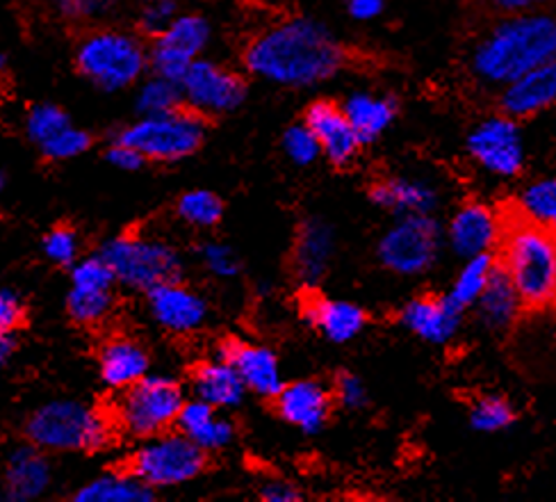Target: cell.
Returning a JSON list of instances; mask_svg holds the SVG:
<instances>
[{"mask_svg": "<svg viewBox=\"0 0 556 502\" xmlns=\"http://www.w3.org/2000/svg\"><path fill=\"white\" fill-rule=\"evenodd\" d=\"M244 64L253 76L274 85L313 87L340 72L344 49L319 21L296 16L253 37Z\"/></svg>", "mask_w": 556, "mask_h": 502, "instance_id": "cell-1", "label": "cell"}, {"mask_svg": "<svg viewBox=\"0 0 556 502\" xmlns=\"http://www.w3.org/2000/svg\"><path fill=\"white\" fill-rule=\"evenodd\" d=\"M552 58H556V16L536 10L508 14L472 46L470 74L481 85L504 87Z\"/></svg>", "mask_w": 556, "mask_h": 502, "instance_id": "cell-2", "label": "cell"}, {"mask_svg": "<svg viewBox=\"0 0 556 502\" xmlns=\"http://www.w3.org/2000/svg\"><path fill=\"white\" fill-rule=\"evenodd\" d=\"M497 265L520 294L527 311L556 306V234L520 213L504 211Z\"/></svg>", "mask_w": 556, "mask_h": 502, "instance_id": "cell-3", "label": "cell"}, {"mask_svg": "<svg viewBox=\"0 0 556 502\" xmlns=\"http://www.w3.org/2000/svg\"><path fill=\"white\" fill-rule=\"evenodd\" d=\"M28 437L43 450H99L110 439V427L97 409L60 400L35 411Z\"/></svg>", "mask_w": 556, "mask_h": 502, "instance_id": "cell-4", "label": "cell"}, {"mask_svg": "<svg viewBox=\"0 0 556 502\" xmlns=\"http://www.w3.org/2000/svg\"><path fill=\"white\" fill-rule=\"evenodd\" d=\"M101 256L112 267L114 277L128 288L151 290L160 284L178 279L180 259L176 251L151 238L119 236L105 242Z\"/></svg>", "mask_w": 556, "mask_h": 502, "instance_id": "cell-5", "label": "cell"}, {"mask_svg": "<svg viewBox=\"0 0 556 502\" xmlns=\"http://www.w3.org/2000/svg\"><path fill=\"white\" fill-rule=\"evenodd\" d=\"M440 242H443V231H440L433 213L400 215L381 236L377 256L386 269L402 274V277H415L435 265Z\"/></svg>", "mask_w": 556, "mask_h": 502, "instance_id": "cell-6", "label": "cell"}, {"mask_svg": "<svg viewBox=\"0 0 556 502\" xmlns=\"http://www.w3.org/2000/svg\"><path fill=\"white\" fill-rule=\"evenodd\" d=\"M205 466V450L185 434H155L130 460V473L151 489L176 487L194 479Z\"/></svg>", "mask_w": 556, "mask_h": 502, "instance_id": "cell-7", "label": "cell"}, {"mask_svg": "<svg viewBox=\"0 0 556 502\" xmlns=\"http://www.w3.org/2000/svg\"><path fill=\"white\" fill-rule=\"evenodd\" d=\"M205 137V126L194 112L172 110L147 114L128 126L119 140L135 147L147 160H180L192 155Z\"/></svg>", "mask_w": 556, "mask_h": 502, "instance_id": "cell-8", "label": "cell"}, {"mask_svg": "<svg viewBox=\"0 0 556 502\" xmlns=\"http://www.w3.org/2000/svg\"><path fill=\"white\" fill-rule=\"evenodd\" d=\"M185 404L180 386L165 377H144L124 388L117 418L132 437H155L167 431Z\"/></svg>", "mask_w": 556, "mask_h": 502, "instance_id": "cell-9", "label": "cell"}, {"mask_svg": "<svg viewBox=\"0 0 556 502\" xmlns=\"http://www.w3.org/2000/svg\"><path fill=\"white\" fill-rule=\"evenodd\" d=\"M147 53L135 37L124 33H97L78 49L80 72L99 87L117 91L132 85L144 72Z\"/></svg>", "mask_w": 556, "mask_h": 502, "instance_id": "cell-10", "label": "cell"}, {"mask_svg": "<svg viewBox=\"0 0 556 502\" xmlns=\"http://www.w3.org/2000/svg\"><path fill=\"white\" fill-rule=\"evenodd\" d=\"M466 147L475 165L497 178H516L527 163L525 137L518 120L504 112L479 122L470 130Z\"/></svg>", "mask_w": 556, "mask_h": 502, "instance_id": "cell-11", "label": "cell"}, {"mask_svg": "<svg viewBox=\"0 0 556 502\" xmlns=\"http://www.w3.org/2000/svg\"><path fill=\"white\" fill-rule=\"evenodd\" d=\"M211 41V26L199 14H180L172 21V26L157 35L151 53V64L155 74L180 85L194 60L203 53Z\"/></svg>", "mask_w": 556, "mask_h": 502, "instance_id": "cell-12", "label": "cell"}, {"mask_svg": "<svg viewBox=\"0 0 556 502\" xmlns=\"http://www.w3.org/2000/svg\"><path fill=\"white\" fill-rule=\"evenodd\" d=\"M180 91L192 110L205 114H224L242 105L247 97V85L238 74L228 72V68L215 62L194 60L188 74L180 80Z\"/></svg>", "mask_w": 556, "mask_h": 502, "instance_id": "cell-13", "label": "cell"}, {"mask_svg": "<svg viewBox=\"0 0 556 502\" xmlns=\"http://www.w3.org/2000/svg\"><path fill=\"white\" fill-rule=\"evenodd\" d=\"M504 228V213L495 211L493 205L483 201H468L454 213L447 238L454 254L463 261L479 256V254H493L500 244Z\"/></svg>", "mask_w": 556, "mask_h": 502, "instance_id": "cell-14", "label": "cell"}, {"mask_svg": "<svg viewBox=\"0 0 556 502\" xmlns=\"http://www.w3.org/2000/svg\"><path fill=\"white\" fill-rule=\"evenodd\" d=\"M304 122L315 133L321 153L327 155L336 167H346L354 163L363 145L350 120H346L342 105L333 101H315L306 110Z\"/></svg>", "mask_w": 556, "mask_h": 502, "instance_id": "cell-15", "label": "cell"}, {"mask_svg": "<svg viewBox=\"0 0 556 502\" xmlns=\"http://www.w3.org/2000/svg\"><path fill=\"white\" fill-rule=\"evenodd\" d=\"M552 105H556V58L502 87L500 108L514 120H529Z\"/></svg>", "mask_w": 556, "mask_h": 502, "instance_id": "cell-16", "label": "cell"}, {"mask_svg": "<svg viewBox=\"0 0 556 502\" xmlns=\"http://www.w3.org/2000/svg\"><path fill=\"white\" fill-rule=\"evenodd\" d=\"M333 391L315 379H301L283 386L276 396V409L292 427L317 434L331 416Z\"/></svg>", "mask_w": 556, "mask_h": 502, "instance_id": "cell-17", "label": "cell"}, {"mask_svg": "<svg viewBox=\"0 0 556 502\" xmlns=\"http://www.w3.org/2000/svg\"><path fill=\"white\" fill-rule=\"evenodd\" d=\"M463 311L456 309L447 294H422L410 300L402 313L400 323L431 346H447L460 329Z\"/></svg>", "mask_w": 556, "mask_h": 502, "instance_id": "cell-18", "label": "cell"}, {"mask_svg": "<svg viewBox=\"0 0 556 502\" xmlns=\"http://www.w3.org/2000/svg\"><path fill=\"white\" fill-rule=\"evenodd\" d=\"M219 359L233 365L247 391L261 398H276L283 388L281 365L271 350L263 346H251L242 340H226L222 346Z\"/></svg>", "mask_w": 556, "mask_h": 502, "instance_id": "cell-19", "label": "cell"}, {"mask_svg": "<svg viewBox=\"0 0 556 502\" xmlns=\"http://www.w3.org/2000/svg\"><path fill=\"white\" fill-rule=\"evenodd\" d=\"M149 306L157 325L174 334H190L205 323L207 306L203 297L178 284V279L165 281L149 290Z\"/></svg>", "mask_w": 556, "mask_h": 502, "instance_id": "cell-20", "label": "cell"}, {"mask_svg": "<svg viewBox=\"0 0 556 502\" xmlns=\"http://www.w3.org/2000/svg\"><path fill=\"white\" fill-rule=\"evenodd\" d=\"M369 199L379 209L400 215H431L438 205V190L427 180L408 176H381L369 186Z\"/></svg>", "mask_w": 556, "mask_h": 502, "instance_id": "cell-21", "label": "cell"}, {"mask_svg": "<svg viewBox=\"0 0 556 502\" xmlns=\"http://www.w3.org/2000/svg\"><path fill=\"white\" fill-rule=\"evenodd\" d=\"M301 309H304L306 323H311L331 342H350L367 327V313L358 304L344 300H329V297L313 294L306 297Z\"/></svg>", "mask_w": 556, "mask_h": 502, "instance_id": "cell-22", "label": "cell"}, {"mask_svg": "<svg viewBox=\"0 0 556 502\" xmlns=\"http://www.w3.org/2000/svg\"><path fill=\"white\" fill-rule=\"evenodd\" d=\"M333 254L336 236L327 222L313 217L301 224L292 254V265L301 281L308 286L317 284L327 274Z\"/></svg>", "mask_w": 556, "mask_h": 502, "instance_id": "cell-23", "label": "cell"}, {"mask_svg": "<svg viewBox=\"0 0 556 502\" xmlns=\"http://www.w3.org/2000/svg\"><path fill=\"white\" fill-rule=\"evenodd\" d=\"M472 309L477 311L479 323L495 334L511 329L516 325V319L520 317V313L525 311L518 290L514 288L511 281H508V277L500 265H495L489 286L483 288L481 297Z\"/></svg>", "mask_w": 556, "mask_h": 502, "instance_id": "cell-24", "label": "cell"}, {"mask_svg": "<svg viewBox=\"0 0 556 502\" xmlns=\"http://www.w3.org/2000/svg\"><path fill=\"white\" fill-rule=\"evenodd\" d=\"M342 110L356 130L361 145H372L397 120V101L372 91H354L342 103Z\"/></svg>", "mask_w": 556, "mask_h": 502, "instance_id": "cell-25", "label": "cell"}, {"mask_svg": "<svg viewBox=\"0 0 556 502\" xmlns=\"http://www.w3.org/2000/svg\"><path fill=\"white\" fill-rule=\"evenodd\" d=\"M51 485V464L39 448H18L5 468V493L14 502L39 498Z\"/></svg>", "mask_w": 556, "mask_h": 502, "instance_id": "cell-26", "label": "cell"}, {"mask_svg": "<svg viewBox=\"0 0 556 502\" xmlns=\"http://www.w3.org/2000/svg\"><path fill=\"white\" fill-rule=\"evenodd\" d=\"M176 425L185 437L192 439L205 452L222 450L233 441V425L217 416L213 404H207L199 398L194 402L182 404Z\"/></svg>", "mask_w": 556, "mask_h": 502, "instance_id": "cell-27", "label": "cell"}, {"mask_svg": "<svg viewBox=\"0 0 556 502\" xmlns=\"http://www.w3.org/2000/svg\"><path fill=\"white\" fill-rule=\"evenodd\" d=\"M192 381L197 398L213 404L215 409H233L247 396L244 381L240 379L233 365L224 359L199 365Z\"/></svg>", "mask_w": 556, "mask_h": 502, "instance_id": "cell-28", "label": "cell"}, {"mask_svg": "<svg viewBox=\"0 0 556 502\" xmlns=\"http://www.w3.org/2000/svg\"><path fill=\"white\" fill-rule=\"evenodd\" d=\"M149 373V354L132 338H114L101 352V377L112 388H128Z\"/></svg>", "mask_w": 556, "mask_h": 502, "instance_id": "cell-29", "label": "cell"}, {"mask_svg": "<svg viewBox=\"0 0 556 502\" xmlns=\"http://www.w3.org/2000/svg\"><path fill=\"white\" fill-rule=\"evenodd\" d=\"M78 502H147L153 491L142 479L130 475H103L91 479L76 495Z\"/></svg>", "mask_w": 556, "mask_h": 502, "instance_id": "cell-30", "label": "cell"}, {"mask_svg": "<svg viewBox=\"0 0 556 502\" xmlns=\"http://www.w3.org/2000/svg\"><path fill=\"white\" fill-rule=\"evenodd\" d=\"M495 265H497L495 254H479V256L466 259V265L460 267L447 292V300L463 313L472 309L481 297L483 288L489 286Z\"/></svg>", "mask_w": 556, "mask_h": 502, "instance_id": "cell-31", "label": "cell"}, {"mask_svg": "<svg viewBox=\"0 0 556 502\" xmlns=\"http://www.w3.org/2000/svg\"><path fill=\"white\" fill-rule=\"evenodd\" d=\"M516 213L556 234V178H539L520 192Z\"/></svg>", "mask_w": 556, "mask_h": 502, "instance_id": "cell-32", "label": "cell"}, {"mask_svg": "<svg viewBox=\"0 0 556 502\" xmlns=\"http://www.w3.org/2000/svg\"><path fill=\"white\" fill-rule=\"evenodd\" d=\"M518 414L504 396H479L470 404V425L483 434H497L511 427Z\"/></svg>", "mask_w": 556, "mask_h": 502, "instance_id": "cell-33", "label": "cell"}, {"mask_svg": "<svg viewBox=\"0 0 556 502\" xmlns=\"http://www.w3.org/2000/svg\"><path fill=\"white\" fill-rule=\"evenodd\" d=\"M66 309L76 323H101V319L112 311V288L72 286V292L66 297Z\"/></svg>", "mask_w": 556, "mask_h": 502, "instance_id": "cell-34", "label": "cell"}, {"mask_svg": "<svg viewBox=\"0 0 556 502\" xmlns=\"http://www.w3.org/2000/svg\"><path fill=\"white\" fill-rule=\"evenodd\" d=\"M180 99H182V91L178 83L155 76L139 89L137 110L142 112V117H147V114H165V112L178 110Z\"/></svg>", "mask_w": 556, "mask_h": 502, "instance_id": "cell-35", "label": "cell"}, {"mask_svg": "<svg viewBox=\"0 0 556 502\" xmlns=\"http://www.w3.org/2000/svg\"><path fill=\"white\" fill-rule=\"evenodd\" d=\"M178 215L192 226H215L224 215V203L211 190H192L180 197Z\"/></svg>", "mask_w": 556, "mask_h": 502, "instance_id": "cell-36", "label": "cell"}, {"mask_svg": "<svg viewBox=\"0 0 556 502\" xmlns=\"http://www.w3.org/2000/svg\"><path fill=\"white\" fill-rule=\"evenodd\" d=\"M283 151L292 160V163L299 165V167L313 165L315 160L319 158V153H321L317 137L306 126V122L304 124H296V126H290L286 130V135H283Z\"/></svg>", "mask_w": 556, "mask_h": 502, "instance_id": "cell-37", "label": "cell"}, {"mask_svg": "<svg viewBox=\"0 0 556 502\" xmlns=\"http://www.w3.org/2000/svg\"><path fill=\"white\" fill-rule=\"evenodd\" d=\"M68 126V117L58 108V105H37L28 114V135L30 140L37 142L39 147L43 142H49L51 137H55L60 130Z\"/></svg>", "mask_w": 556, "mask_h": 502, "instance_id": "cell-38", "label": "cell"}, {"mask_svg": "<svg viewBox=\"0 0 556 502\" xmlns=\"http://www.w3.org/2000/svg\"><path fill=\"white\" fill-rule=\"evenodd\" d=\"M89 147V135L80 128H74L68 124L64 130H60L49 142L41 145V151L51 160H72L87 151Z\"/></svg>", "mask_w": 556, "mask_h": 502, "instance_id": "cell-39", "label": "cell"}, {"mask_svg": "<svg viewBox=\"0 0 556 502\" xmlns=\"http://www.w3.org/2000/svg\"><path fill=\"white\" fill-rule=\"evenodd\" d=\"M78 236L74 228H53V231L43 238V254L58 265H72L78 259Z\"/></svg>", "mask_w": 556, "mask_h": 502, "instance_id": "cell-40", "label": "cell"}, {"mask_svg": "<svg viewBox=\"0 0 556 502\" xmlns=\"http://www.w3.org/2000/svg\"><path fill=\"white\" fill-rule=\"evenodd\" d=\"M201 259H203V265L211 269L215 277L230 279V277H236V274L240 272L238 254L228 244H224V242H207V244H203Z\"/></svg>", "mask_w": 556, "mask_h": 502, "instance_id": "cell-41", "label": "cell"}, {"mask_svg": "<svg viewBox=\"0 0 556 502\" xmlns=\"http://www.w3.org/2000/svg\"><path fill=\"white\" fill-rule=\"evenodd\" d=\"M333 398L346 409H363L367 404V388L354 373H340L333 386Z\"/></svg>", "mask_w": 556, "mask_h": 502, "instance_id": "cell-42", "label": "cell"}, {"mask_svg": "<svg viewBox=\"0 0 556 502\" xmlns=\"http://www.w3.org/2000/svg\"><path fill=\"white\" fill-rule=\"evenodd\" d=\"M176 16L174 0H149L142 10V28L151 35H160L172 26Z\"/></svg>", "mask_w": 556, "mask_h": 502, "instance_id": "cell-43", "label": "cell"}, {"mask_svg": "<svg viewBox=\"0 0 556 502\" xmlns=\"http://www.w3.org/2000/svg\"><path fill=\"white\" fill-rule=\"evenodd\" d=\"M23 319V304L18 294L0 288V334H12Z\"/></svg>", "mask_w": 556, "mask_h": 502, "instance_id": "cell-44", "label": "cell"}, {"mask_svg": "<svg viewBox=\"0 0 556 502\" xmlns=\"http://www.w3.org/2000/svg\"><path fill=\"white\" fill-rule=\"evenodd\" d=\"M108 160L110 163L117 167V170H124V172H135L142 167L147 163V158L139 153L135 147L117 140L112 145V149L108 151Z\"/></svg>", "mask_w": 556, "mask_h": 502, "instance_id": "cell-45", "label": "cell"}, {"mask_svg": "<svg viewBox=\"0 0 556 502\" xmlns=\"http://www.w3.org/2000/svg\"><path fill=\"white\" fill-rule=\"evenodd\" d=\"M110 0H53L60 14L83 18V16H97L108 8Z\"/></svg>", "mask_w": 556, "mask_h": 502, "instance_id": "cell-46", "label": "cell"}, {"mask_svg": "<svg viewBox=\"0 0 556 502\" xmlns=\"http://www.w3.org/2000/svg\"><path fill=\"white\" fill-rule=\"evenodd\" d=\"M386 0H346V12L356 21H375L383 14Z\"/></svg>", "mask_w": 556, "mask_h": 502, "instance_id": "cell-47", "label": "cell"}, {"mask_svg": "<svg viewBox=\"0 0 556 502\" xmlns=\"http://www.w3.org/2000/svg\"><path fill=\"white\" fill-rule=\"evenodd\" d=\"M543 3H545V0H483L485 8H491L493 12H497L502 16L531 12V10H536Z\"/></svg>", "mask_w": 556, "mask_h": 502, "instance_id": "cell-48", "label": "cell"}, {"mask_svg": "<svg viewBox=\"0 0 556 502\" xmlns=\"http://www.w3.org/2000/svg\"><path fill=\"white\" fill-rule=\"evenodd\" d=\"M261 498L267 502H294L301 498V491L288 482H267L261 489Z\"/></svg>", "mask_w": 556, "mask_h": 502, "instance_id": "cell-49", "label": "cell"}, {"mask_svg": "<svg viewBox=\"0 0 556 502\" xmlns=\"http://www.w3.org/2000/svg\"><path fill=\"white\" fill-rule=\"evenodd\" d=\"M12 352H14V342H12L10 334H0V371H3L10 363Z\"/></svg>", "mask_w": 556, "mask_h": 502, "instance_id": "cell-50", "label": "cell"}, {"mask_svg": "<svg viewBox=\"0 0 556 502\" xmlns=\"http://www.w3.org/2000/svg\"><path fill=\"white\" fill-rule=\"evenodd\" d=\"M0 74H3V60H0Z\"/></svg>", "mask_w": 556, "mask_h": 502, "instance_id": "cell-51", "label": "cell"}, {"mask_svg": "<svg viewBox=\"0 0 556 502\" xmlns=\"http://www.w3.org/2000/svg\"><path fill=\"white\" fill-rule=\"evenodd\" d=\"M0 188H3V176H0Z\"/></svg>", "mask_w": 556, "mask_h": 502, "instance_id": "cell-52", "label": "cell"}]
</instances>
